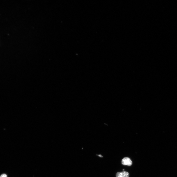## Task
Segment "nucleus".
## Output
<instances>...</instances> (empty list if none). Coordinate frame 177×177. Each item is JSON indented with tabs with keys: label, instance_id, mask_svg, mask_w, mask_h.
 Returning a JSON list of instances; mask_svg holds the SVG:
<instances>
[{
	"label": "nucleus",
	"instance_id": "obj_1",
	"mask_svg": "<svg viewBox=\"0 0 177 177\" xmlns=\"http://www.w3.org/2000/svg\"><path fill=\"white\" fill-rule=\"evenodd\" d=\"M122 164L124 165H127L130 166L132 165V162L130 159L128 157L124 158L122 160Z\"/></svg>",
	"mask_w": 177,
	"mask_h": 177
},
{
	"label": "nucleus",
	"instance_id": "obj_2",
	"mask_svg": "<svg viewBox=\"0 0 177 177\" xmlns=\"http://www.w3.org/2000/svg\"><path fill=\"white\" fill-rule=\"evenodd\" d=\"M116 177H129V174L126 171L119 172L116 173Z\"/></svg>",
	"mask_w": 177,
	"mask_h": 177
},
{
	"label": "nucleus",
	"instance_id": "obj_3",
	"mask_svg": "<svg viewBox=\"0 0 177 177\" xmlns=\"http://www.w3.org/2000/svg\"><path fill=\"white\" fill-rule=\"evenodd\" d=\"M0 177H8V176L6 174H3L0 176Z\"/></svg>",
	"mask_w": 177,
	"mask_h": 177
},
{
	"label": "nucleus",
	"instance_id": "obj_4",
	"mask_svg": "<svg viewBox=\"0 0 177 177\" xmlns=\"http://www.w3.org/2000/svg\"><path fill=\"white\" fill-rule=\"evenodd\" d=\"M98 156H99V157H103V156H102L101 155H98Z\"/></svg>",
	"mask_w": 177,
	"mask_h": 177
}]
</instances>
